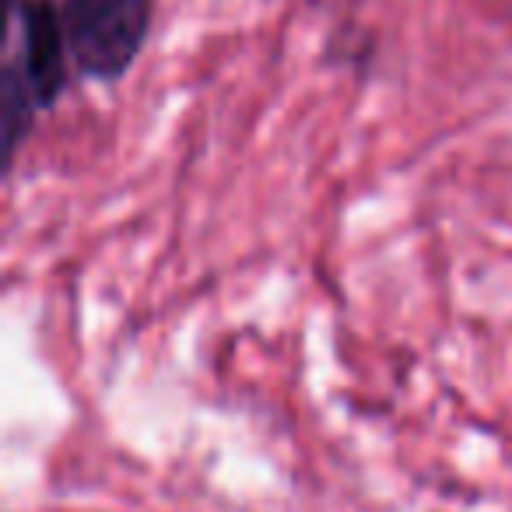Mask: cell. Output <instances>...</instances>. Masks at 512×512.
Segmentation results:
<instances>
[{
    "label": "cell",
    "mask_w": 512,
    "mask_h": 512,
    "mask_svg": "<svg viewBox=\"0 0 512 512\" xmlns=\"http://www.w3.org/2000/svg\"><path fill=\"white\" fill-rule=\"evenodd\" d=\"M39 113L36 99H32L29 85H25L22 71L15 60L4 64V78H0V134H4V169L15 165V155L22 141L32 130V116Z\"/></svg>",
    "instance_id": "obj_3"
},
{
    "label": "cell",
    "mask_w": 512,
    "mask_h": 512,
    "mask_svg": "<svg viewBox=\"0 0 512 512\" xmlns=\"http://www.w3.org/2000/svg\"><path fill=\"white\" fill-rule=\"evenodd\" d=\"M71 60L92 81H120L148 43L155 0H64Z\"/></svg>",
    "instance_id": "obj_1"
},
{
    "label": "cell",
    "mask_w": 512,
    "mask_h": 512,
    "mask_svg": "<svg viewBox=\"0 0 512 512\" xmlns=\"http://www.w3.org/2000/svg\"><path fill=\"white\" fill-rule=\"evenodd\" d=\"M11 11L18 15V29H22V53L15 57V64L36 106L50 109L67 92V64H74L64 18L53 0H15Z\"/></svg>",
    "instance_id": "obj_2"
}]
</instances>
